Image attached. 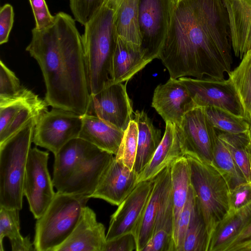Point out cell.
Listing matches in <instances>:
<instances>
[{"label":"cell","mask_w":251,"mask_h":251,"mask_svg":"<svg viewBox=\"0 0 251 251\" xmlns=\"http://www.w3.org/2000/svg\"><path fill=\"white\" fill-rule=\"evenodd\" d=\"M153 179L139 182L111 215L106 239L134 232L151 191Z\"/></svg>","instance_id":"obj_13"},{"label":"cell","mask_w":251,"mask_h":251,"mask_svg":"<svg viewBox=\"0 0 251 251\" xmlns=\"http://www.w3.org/2000/svg\"><path fill=\"white\" fill-rule=\"evenodd\" d=\"M82 121L78 137L115 156L119 150L124 131L110 125L96 116L87 113L82 116Z\"/></svg>","instance_id":"obj_24"},{"label":"cell","mask_w":251,"mask_h":251,"mask_svg":"<svg viewBox=\"0 0 251 251\" xmlns=\"http://www.w3.org/2000/svg\"><path fill=\"white\" fill-rule=\"evenodd\" d=\"M75 22L68 14L57 13L51 25L32 29L25 50L41 68L48 106L82 116L87 113L90 93L82 36Z\"/></svg>","instance_id":"obj_2"},{"label":"cell","mask_w":251,"mask_h":251,"mask_svg":"<svg viewBox=\"0 0 251 251\" xmlns=\"http://www.w3.org/2000/svg\"><path fill=\"white\" fill-rule=\"evenodd\" d=\"M82 124V116L52 108L38 118L34 130L33 142L51 151L54 155L67 142L78 137Z\"/></svg>","instance_id":"obj_8"},{"label":"cell","mask_w":251,"mask_h":251,"mask_svg":"<svg viewBox=\"0 0 251 251\" xmlns=\"http://www.w3.org/2000/svg\"><path fill=\"white\" fill-rule=\"evenodd\" d=\"M113 0L117 35L126 41L140 47L141 36L138 24L139 0Z\"/></svg>","instance_id":"obj_27"},{"label":"cell","mask_w":251,"mask_h":251,"mask_svg":"<svg viewBox=\"0 0 251 251\" xmlns=\"http://www.w3.org/2000/svg\"><path fill=\"white\" fill-rule=\"evenodd\" d=\"M176 132L185 155L211 164L213 149L218 138L216 129L208 120L204 108L195 107L187 112Z\"/></svg>","instance_id":"obj_11"},{"label":"cell","mask_w":251,"mask_h":251,"mask_svg":"<svg viewBox=\"0 0 251 251\" xmlns=\"http://www.w3.org/2000/svg\"><path fill=\"white\" fill-rule=\"evenodd\" d=\"M151 106L166 122L179 126L185 114L196 107L187 88L178 79H170L154 90Z\"/></svg>","instance_id":"obj_14"},{"label":"cell","mask_w":251,"mask_h":251,"mask_svg":"<svg viewBox=\"0 0 251 251\" xmlns=\"http://www.w3.org/2000/svg\"><path fill=\"white\" fill-rule=\"evenodd\" d=\"M49 153L36 147L30 148L25 168L23 195L35 219L47 209L56 192L48 168Z\"/></svg>","instance_id":"obj_9"},{"label":"cell","mask_w":251,"mask_h":251,"mask_svg":"<svg viewBox=\"0 0 251 251\" xmlns=\"http://www.w3.org/2000/svg\"><path fill=\"white\" fill-rule=\"evenodd\" d=\"M104 0H69L70 7L75 21L84 25Z\"/></svg>","instance_id":"obj_39"},{"label":"cell","mask_w":251,"mask_h":251,"mask_svg":"<svg viewBox=\"0 0 251 251\" xmlns=\"http://www.w3.org/2000/svg\"><path fill=\"white\" fill-rule=\"evenodd\" d=\"M196 205V196L190 185L186 201L180 214L177 227L173 236L176 251H182L186 230Z\"/></svg>","instance_id":"obj_38"},{"label":"cell","mask_w":251,"mask_h":251,"mask_svg":"<svg viewBox=\"0 0 251 251\" xmlns=\"http://www.w3.org/2000/svg\"><path fill=\"white\" fill-rule=\"evenodd\" d=\"M217 130L248 182L251 183V138L249 131L230 133Z\"/></svg>","instance_id":"obj_30"},{"label":"cell","mask_w":251,"mask_h":251,"mask_svg":"<svg viewBox=\"0 0 251 251\" xmlns=\"http://www.w3.org/2000/svg\"><path fill=\"white\" fill-rule=\"evenodd\" d=\"M33 92L21 84L13 72L0 60V107L13 103Z\"/></svg>","instance_id":"obj_33"},{"label":"cell","mask_w":251,"mask_h":251,"mask_svg":"<svg viewBox=\"0 0 251 251\" xmlns=\"http://www.w3.org/2000/svg\"><path fill=\"white\" fill-rule=\"evenodd\" d=\"M251 222V202L229 213L217 225L211 237L208 251H226L239 234Z\"/></svg>","instance_id":"obj_25"},{"label":"cell","mask_w":251,"mask_h":251,"mask_svg":"<svg viewBox=\"0 0 251 251\" xmlns=\"http://www.w3.org/2000/svg\"><path fill=\"white\" fill-rule=\"evenodd\" d=\"M45 100L33 93L4 106L0 107V143L21 128L30 119L39 118L48 110Z\"/></svg>","instance_id":"obj_18"},{"label":"cell","mask_w":251,"mask_h":251,"mask_svg":"<svg viewBox=\"0 0 251 251\" xmlns=\"http://www.w3.org/2000/svg\"><path fill=\"white\" fill-rule=\"evenodd\" d=\"M171 167L166 168L153 178L151 191L133 232L137 242L136 251H142L153 234L160 202L171 184Z\"/></svg>","instance_id":"obj_20"},{"label":"cell","mask_w":251,"mask_h":251,"mask_svg":"<svg viewBox=\"0 0 251 251\" xmlns=\"http://www.w3.org/2000/svg\"><path fill=\"white\" fill-rule=\"evenodd\" d=\"M171 174L174 205V236L177 227L180 214L186 201L191 185L190 168L185 156L172 165Z\"/></svg>","instance_id":"obj_28"},{"label":"cell","mask_w":251,"mask_h":251,"mask_svg":"<svg viewBox=\"0 0 251 251\" xmlns=\"http://www.w3.org/2000/svg\"><path fill=\"white\" fill-rule=\"evenodd\" d=\"M148 63L144 57L140 47L117 35L112 61L113 83L127 82Z\"/></svg>","instance_id":"obj_23"},{"label":"cell","mask_w":251,"mask_h":251,"mask_svg":"<svg viewBox=\"0 0 251 251\" xmlns=\"http://www.w3.org/2000/svg\"><path fill=\"white\" fill-rule=\"evenodd\" d=\"M226 251H251V222L234 240Z\"/></svg>","instance_id":"obj_45"},{"label":"cell","mask_w":251,"mask_h":251,"mask_svg":"<svg viewBox=\"0 0 251 251\" xmlns=\"http://www.w3.org/2000/svg\"><path fill=\"white\" fill-rule=\"evenodd\" d=\"M90 199L57 191L43 214L36 219L34 246L36 251H56L79 222Z\"/></svg>","instance_id":"obj_6"},{"label":"cell","mask_w":251,"mask_h":251,"mask_svg":"<svg viewBox=\"0 0 251 251\" xmlns=\"http://www.w3.org/2000/svg\"><path fill=\"white\" fill-rule=\"evenodd\" d=\"M138 126L132 119L124 131V136L115 158L133 170L135 161L138 143Z\"/></svg>","instance_id":"obj_36"},{"label":"cell","mask_w":251,"mask_h":251,"mask_svg":"<svg viewBox=\"0 0 251 251\" xmlns=\"http://www.w3.org/2000/svg\"><path fill=\"white\" fill-rule=\"evenodd\" d=\"M240 99L245 118L251 123V48L244 54L239 65L228 74Z\"/></svg>","instance_id":"obj_31"},{"label":"cell","mask_w":251,"mask_h":251,"mask_svg":"<svg viewBox=\"0 0 251 251\" xmlns=\"http://www.w3.org/2000/svg\"><path fill=\"white\" fill-rule=\"evenodd\" d=\"M249 134H250V137L251 138V123H250V128H249Z\"/></svg>","instance_id":"obj_46"},{"label":"cell","mask_w":251,"mask_h":251,"mask_svg":"<svg viewBox=\"0 0 251 251\" xmlns=\"http://www.w3.org/2000/svg\"><path fill=\"white\" fill-rule=\"evenodd\" d=\"M114 157L113 154L97 148L80 163L58 192L89 198Z\"/></svg>","instance_id":"obj_15"},{"label":"cell","mask_w":251,"mask_h":251,"mask_svg":"<svg viewBox=\"0 0 251 251\" xmlns=\"http://www.w3.org/2000/svg\"><path fill=\"white\" fill-rule=\"evenodd\" d=\"M137 250V242L133 232H128L107 240L102 251H133Z\"/></svg>","instance_id":"obj_43"},{"label":"cell","mask_w":251,"mask_h":251,"mask_svg":"<svg viewBox=\"0 0 251 251\" xmlns=\"http://www.w3.org/2000/svg\"><path fill=\"white\" fill-rule=\"evenodd\" d=\"M138 176L133 169H129L114 156L89 198L100 199L119 206L138 184Z\"/></svg>","instance_id":"obj_16"},{"label":"cell","mask_w":251,"mask_h":251,"mask_svg":"<svg viewBox=\"0 0 251 251\" xmlns=\"http://www.w3.org/2000/svg\"><path fill=\"white\" fill-rule=\"evenodd\" d=\"M105 231L95 212L86 206L74 230L56 251H102L106 241Z\"/></svg>","instance_id":"obj_17"},{"label":"cell","mask_w":251,"mask_h":251,"mask_svg":"<svg viewBox=\"0 0 251 251\" xmlns=\"http://www.w3.org/2000/svg\"><path fill=\"white\" fill-rule=\"evenodd\" d=\"M209 238L206 226L197 204L187 227L182 251H208Z\"/></svg>","instance_id":"obj_35"},{"label":"cell","mask_w":251,"mask_h":251,"mask_svg":"<svg viewBox=\"0 0 251 251\" xmlns=\"http://www.w3.org/2000/svg\"><path fill=\"white\" fill-rule=\"evenodd\" d=\"M176 132V125L166 122L162 140L152 158L138 175L137 182L153 179L166 168L185 156Z\"/></svg>","instance_id":"obj_22"},{"label":"cell","mask_w":251,"mask_h":251,"mask_svg":"<svg viewBox=\"0 0 251 251\" xmlns=\"http://www.w3.org/2000/svg\"><path fill=\"white\" fill-rule=\"evenodd\" d=\"M177 79L187 88L196 107H215L245 118L239 96L229 79L186 76Z\"/></svg>","instance_id":"obj_10"},{"label":"cell","mask_w":251,"mask_h":251,"mask_svg":"<svg viewBox=\"0 0 251 251\" xmlns=\"http://www.w3.org/2000/svg\"><path fill=\"white\" fill-rule=\"evenodd\" d=\"M82 36L90 95L113 84L111 68L117 35L113 0H104L85 24Z\"/></svg>","instance_id":"obj_3"},{"label":"cell","mask_w":251,"mask_h":251,"mask_svg":"<svg viewBox=\"0 0 251 251\" xmlns=\"http://www.w3.org/2000/svg\"><path fill=\"white\" fill-rule=\"evenodd\" d=\"M142 251H176L173 235L163 230L154 232Z\"/></svg>","instance_id":"obj_40"},{"label":"cell","mask_w":251,"mask_h":251,"mask_svg":"<svg viewBox=\"0 0 251 251\" xmlns=\"http://www.w3.org/2000/svg\"><path fill=\"white\" fill-rule=\"evenodd\" d=\"M39 118L30 119L0 143V206L22 208L27 159Z\"/></svg>","instance_id":"obj_4"},{"label":"cell","mask_w":251,"mask_h":251,"mask_svg":"<svg viewBox=\"0 0 251 251\" xmlns=\"http://www.w3.org/2000/svg\"><path fill=\"white\" fill-rule=\"evenodd\" d=\"M212 157L211 164L225 179L230 191L247 182L229 150L218 136L213 147Z\"/></svg>","instance_id":"obj_32"},{"label":"cell","mask_w":251,"mask_h":251,"mask_svg":"<svg viewBox=\"0 0 251 251\" xmlns=\"http://www.w3.org/2000/svg\"><path fill=\"white\" fill-rule=\"evenodd\" d=\"M19 209L0 206V251H4L2 241L7 237L13 251H35L29 235L20 233Z\"/></svg>","instance_id":"obj_29"},{"label":"cell","mask_w":251,"mask_h":251,"mask_svg":"<svg viewBox=\"0 0 251 251\" xmlns=\"http://www.w3.org/2000/svg\"><path fill=\"white\" fill-rule=\"evenodd\" d=\"M206 116L217 130L240 133L249 131L250 123L244 117L236 116L226 110L215 107L204 108Z\"/></svg>","instance_id":"obj_34"},{"label":"cell","mask_w":251,"mask_h":251,"mask_svg":"<svg viewBox=\"0 0 251 251\" xmlns=\"http://www.w3.org/2000/svg\"><path fill=\"white\" fill-rule=\"evenodd\" d=\"M173 226L174 205L171 184L160 202L153 234L158 230H163L173 236Z\"/></svg>","instance_id":"obj_37"},{"label":"cell","mask_w":251,"mask_h":251,"mask_svg":"<svg viewBox=\"0 0 251 251\" xmlns=\"http://www.w3.org/2000/svg\"><path fill=\"white\" fill-rule=\"evenodd\" d=\"M126 84L113 83L99 93L90 95L87 114L125 131L132 120L133 112Z\"/></svg>","instance_id":"obj_12"},{"label":"cell","mask_w":251,"mask_h":251,"mask_svg":"<svg viewBox=\"0 0 251 251\" xmlns=\"http://www.w3.org/2000/svg\"><path fill=\"white\" fill-rule=\"evenodd\" d=\"M226 10L232 50L241 59L251 48V0H222Z\"/></svg>","instance_id":"obj_19"},{"label":"cell","mask_w":251,"mask_h":251,"mask_svg":"<svg viewBox=\"0 0 251 251\" xmlns=\"http://www.w3.org/2000/svg\"><path fill=\"white\" fill-rule=\"evenodd\" d=\"M178 0H139L140 49L149 63L158 58L167 38Z\"/></svg>","instance_id":"obj_7"},{"label":"cell","mask_w":251,"mask_h":251,"mask_svg":"<svg viewBox=\"0 0 251 251\" xmlns=\"http://www.w3.org/2000/svg\"><path fill=\"white\" fill-rule=\"evenodd\" d=\"M35 22V28L41 29L52 24L55 16H52L45 0H29Z\"/></svg>","instance_id":"obj_42"},{"label":"cell","mask_w":251,"mask_h":251,"mask_svg":"<svg viewBox=\"0 0 251 251\" xmlns=\"http://www.w3.org/2000/svg\"><path fill=\"white\" fill-rule=\"evenodd\" d=\"M228 15L222 0H178L158 58L172 79H224L232 64Z\"/></svg>","instance_id":"obj_1"},{"label":"cell","mask_w":251,"mask_h":251,"mask_svg":"<svg viewBox=\"0 0 251 251\" xmlns=\"http://www.w3.org/2000/svg\"><path fill=\"white\" fill-rule=\"evenodd\" d=\"M138 126L137 154L133 170L139 175L150 161L162 138L160 129L156 128L144 111L136 110L133 119Z\"/></svg>","instance_id":"obj_26"},{"label":"cell","mask_w":251,"mask_h":251,"mask_svg":"<svg viewBox=\"0 0 251 251\" xmlns=\"http://www.w3.org/2000/svg\"><path fill=\"white\" fill-rule=\"evenodd\" d=\"M251 202V183L246 182L230 191V212L236 211Z\"/></svg>","instance_id":"obj_41"},{"label":"cell","mask_w":251,"mask_h":251,"mask_svg":"<svg viewBox=\"0 0 251 251\" xmlns=\"http://www.w3.org/2000/svg\"><path fill=\"white\" fill-rule=\"evenodd\" d=\"M190 182L210 240L215 228L229 213L230 189L225 179L210 163L198 157L185 156Z\"/></svg>","instance_id":"obj_5"},{"label":"cell","mask_w":251,"mask_h":251,"mask_svg":"<svg viewBox=\"0 0 251 251\" xmlns=\"http://www.w3.org/2000/svg\"><path fill=\"white\" fill-rule=\"evenodd\" d=\"M14 12L12 6L8 3L0 9V44L8 41L9 36L14 23Z\"/></svg>","instance_id":"obj_44"},{"label":"cell","mask_w":251,"mask_h":251,"mask_svg":"<svg viewBox=\"0 0 251 251\" xmlns=\"http://www.w3.org/2000/svg\"><path fill=\"white\" fill-rule=\"evenodd\" d=\"M97 147L79 137L67 142L54 155L52 182L59 191L80 163Z\"/></svg>","instance_id":"obj_21"}]
</instances>
